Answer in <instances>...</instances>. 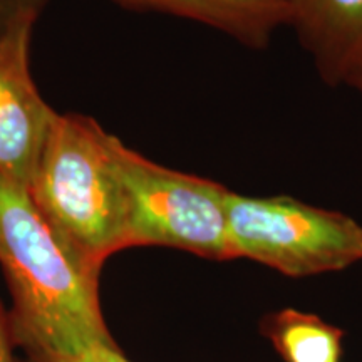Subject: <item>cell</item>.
I'll list each match as a JSON object with an SVG mask.
<instances>
[{
	"label": "cell",
	"mask_w": 362,
	"mask_h": 362,
	"mask_svg": "<svg viewBox=\"0 0 362 362\" xmlns=\"http://www.w3.org/2000/svg\"><path fill=\"white\" fill-rule=\"evenodd\" d=\"M0 265L13 298L12 336L34 362L116 347L104 322L98 275L79 264L33 202L0 178Z\"/></svg>",
	"instance_id": "6da1fadb"
},
{
	"label": "cell",
	"mask_w": 362,
	"mask_h": 362,
	"mask_svg": "<svg viewBox=\"0 0 362 362\" xmlns=\"http://www.w3.org/2000/svg\"><path fill=\"white\" fill-rule=\"evenodd\" d=\"M115 136L93 119L57 115L29 187L40 215L90 274L129 247L128 200Z\"/></svg>",
	"instance_id": "7a4b0ae2"
},
{
	"label": "cell",
	"mask_w": 362,
	"mask_h": 362,
	"mask_svg": "<svg viewBox=\"0 0 362 362\" xmlns=\"http://www.w3.org/2000/svg\"><path fill=\"white\" fill-rule=\"evenodd\" d=\"M233 259H248L292 279L349 269L362 260V225L349 215L287 194H228Z\"/></svg>",
	"instance_id": "3957f363"
},
{
	"label": "cell",
	"mask_w": 362,
	"mask_h": 362,
	"mask_svg": "<svg viewBox=\"0 0 362 362\" xmlns=\"http://www.w3.org/2000/svg\"><path fill=\"white\" fill-rule=\"evenodd\" d=\"M115 155L128 200L129 247L160 245L211 260H233L228 188L156 165L117 138Z\"/></svg>",
	"instance_id": "277c9868"
},
{
	"label": "cell",
	"mask_w": 362,
	"mask_h": 362,
	"mask_svg": "<svg viewBox=\"0 0 362 362\" xmlns=\"http://www.w3.org/2000/svg\"><path fill=\"white\" fill-rule=\"evenodd\" d=\"M30 16L0 25V178L29 189L56 117L29 72Z\"/></svg>",
	"instance_id": "5b68a950"
},
{
	"label": "cell",
	"mask_w": 362,
	"mask_h": 362,
	"mask_svg": "<svg viewBox=\"0 0 362 362\" xmlns=\"http://www.w3.org/2000/svg\"><path fill=\"white\" fill-rule=\"evenodd\" d=\"M320 76L344 83L362 54V0H292L291 21Z\"/></svg>",
	"instance_id": "8992f818"
},
{
	"label": "cell",
	"mask_w": 362,
	"mask_h": 362,
	"mask_svg": "<svg viewBox=\"0 0 362 362\" xmlns=\"http://www.w3.org/2000/svg\"><path fill=\"white\" fill-rule=\"evenodd\" d=\"M260 332L285 362H341L344 330L310 312H272Z\"/></svg>",
	"instance_id": "52a82bcc"
},
{
	"label": "cell",
	"mask_w": 362,
	"mask_h": 362,
	"mask_svg": "<svg viewBox=\"0 0 362 362\" xmlns=\"http://www.w3.org/2000/svg\"><path fill=\"white\" fill-rule=\"evenodd\" d=\"M166 11L183 13L225 30L250 45H265L284 24L275 13L259 8L245 0H141Z\"/></svg>",
	"instance_id": "ba28073f"
},
{
	"label": "cell",
	"mask_w": 362,
	"mask_h": 362,
	"mask_svg": "<svg viewBox=\"0 0 362 362\" xmlns=\"http://www.w3.org/2000/svg\"><path fill=\"white\" fill-rule=\"evenodd\" d=\"M49 362H129L119 351V347H99L84 352V354L69 357V359H57Z\"/></svg>",
	"instance_id": "9c48e42d"
},
{
	"label": "cell",
	"mask_w": 362,
	"mask_h": 362,
	"mask_svg": "<svg viewBox=\"0 0 362 362\" xmlns=\"http://www.w3.org/2000/svg\"><path fill=\"white\" fill-rule=\"evenodd\" d=\"M245 2L259 8H264V11L270 13H275V16L284 21V24H288V21H291L292 0H245Z\"/></svg>",
	"instance_id": "30bf717a"
},
{
	"label": "cell",
	"mask_w": 362,
	"mask_h": 362,
	"mask_svg": "<svg viewBox=\"0 0 362 362\" xmlns=\"http://www.w3.org/2000/svg\"><path fill=\"white\" fill-rule=\"evenodd\" d=\"M0 362H16L12 357L11 332L2 315V309H0Z\"/></svg>",
	"instance_id": "8fae6325"
},
{
	"label": "cell",
	"mask_w": 362,
	"mask_h": 362,
	"mask_svg": "<svg viewBox=\"0 0 362 362\" xmlns=\"http://www.w3.org/2000/svg\"><path fill=\"white\" fill-rule=\"evenodd\" d=\"M344 83L352 86V88L357 89L362 94V54L356 59L354 64L351 66V69L347 71Z\"/></svg>",
	"instance_id": "7c38bea8"
},
{
	"label": "cell",
	"mask_w": 362,
	"mask_h": 362,
	"mask_svg": "<svg viewBox=\"0 0 362 362\" xmlns=\"http://www.w3.org/2000/svg\"><path fill=\"white\" fill-rule=\"evenodd\" d=\"M16 362H24V361H16Z\"/></svg>",
	"instance_id": "4fadbf2b"
}]
</instances>
